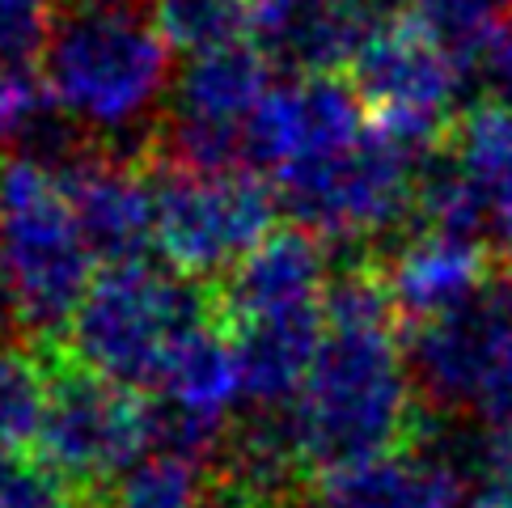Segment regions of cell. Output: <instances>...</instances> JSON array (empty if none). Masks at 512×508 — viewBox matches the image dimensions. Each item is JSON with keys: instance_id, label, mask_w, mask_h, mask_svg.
I'll use <instances>...</instances> for the list:
<instances>
[{"instance_id": "1", "label": "cell", "mask_w": 512, "mask_h": 508, "mask_svg": "<svg viewBox=\"0 0 512 508\" xmlns=\"http://www.w3.org/2000/svg\"><path fill=\"white\" fill-rule=\"evenodd\" d=\"M322 348L297 403L284 407L305 475H335L407 453L419 432V386L407 335L377 267H352L326 288Z\"/></svg>"}, {"instance_id": "2", "label": "cell", "mask_w": 512, "mask_h": 508, "mask_svg": "<svg viewBox=\"0 0 512 508\" xmlns=\"http://www.w3.org/2000/svg\"><path fill=\"white\" fill-rule=\"evenodd\" d=\"M174 51L136 9H68L39 56L51 106L98 136H127L174 89Z\"/></svg>"}, {"instance_id": "3", "label": "cell", "mask_w": 512, "mask_h": 508, "mask_svg": "<svg viewBox=\"0 0 512 508\" xmlns=\"http://www.w3.org/2000/svg\"><path fill=\"white\" fill-rule=\"evenodd\" d=\"M216 322L212 293L170 267H111L68 326V356L127 390H153L174 352Z\"/></svg>"}, {"instance_id": "4", "label": "cell", "mask_w": 512, "mask_h": 508, "mask_svg": "<svg viewBox=\"0 0 512 508\" xmlns=\"http://www.w3.org/2000/svg\"><path fill=\"white\" fill-rule=\"evenodd\" d=\"M0 246L17 293V326L34 339L64 335L98 280V263L56 166L26 153L0 157Z\"/></svg>"}, {"instance_id": "5", "label": "cell", "mask_w": 512, "mask_h": 508, "mask_svg": "<svg viewBox=\"0 0 512 508\" xmlns=\"http://www.w3.org/2000/svg\"><path fill=\"white\" fill-rule=\"evenodd\" d=\"M419 149L369 123L339 149L297 161L271 174L292 229H305L322 246H356L390 233L415 208Z\"/></svg>"}, {"instance_id": "6", "label": "cell", "mask_w": 512, "mask_h": 508, "mask_svg": "<svg viewBox=\"0 0 512 508\" xmlns=\"http://www.w3.org/2000/svg\"><path fill=\"white\" fill-rule=\"evenodd\" d=\"M30 458H39L77 500L115 492V483L149 458V407L136 390L51 352L47 411Z\"/></svg>"}, {"instance_id": "7", "label": "cell", "mask_w": 512, "mask_h": 508, "mask_svg": "<svg viewBox=\"0 0 512 508\" xmlns=\"http://www.w3.org/2000/svg\"><path fill=\"white\" fill-rule=\"evenodd\" d=\"M280 199L254 170L191 174L153 166V250L187 280H225L276 225Z\"/></svg>"}, {"instance_id": "8", "label": "cell", "mask_w": 512, "mask_h": 508, "mask_svg": "<svg viewBox=\"0 0 512 508\" xmlns=\"http://www.w3.org/2000/svg\"><path fill=\"white\" fill-rule=\"evenodd\" d=\"M415 212L428 233L483 242L512 263V106L479 102L453 119L441 157L419 170Z\"/></svg>"}, {"instance_id": "9", "label": "cell", "mask_w": 512, "mask_h": 508, "mask_svg": "<svg viewBox=\"0 0 512 508\" xmlns=\"http://www.w3.org/2000/svg\"><path fill=\"white\" fill-rule=\"evenodd\" d=\"M407 360L419 394L432 407L474 411L491 428L512 424V280L441 322L415 326Z\"/></svg>"}, {"instance_id": "10", "label": "cell", "mask_w": 512, "mask_h": 508, "mask_svg": "<svg viewBox=\"0 0 512 508\" xmlns=\"http://www.w3.org/2000/svg\"><path fill=\"white\" fill-rule=\"evenodd\" d=\"M462 72L466 68L411 13H386L356 51L352 89L381 132L424 153L445 140L457 119Z\"/></svg>"}, {"instance_id": "11", "label": "cell", "mask_w": 512, "mask_h": 508, "mask_svg": "<svg viewBox=\"0 0 512 508\" xmlns=\"http://www.w3.org/2000/svg\"><path fill=\"white\" fill-rule=\"evenodd\" d=\"M60 178L98 271L144 263L153 250V170L132 157L81 149Z\"/></svg>"}, {"instance_id": "12", "label": "cell", "mask_w": 512, "mask_h": 508, "mask_svg": "<svg viewBox=\"0 0 512 508\" xmlns=\"http://www.w3.org/2000/svg\"><path fill=\"white\" fill-rule=\"evenodd\" d=\"M369 119L352 85L335 77H292L271 85V94L246 123V166L280 174L297 161L322 157L356 140Z\"/></svg>"}, {"instance_id": "13", "label": "cell", "mask_w": 512, "mask_h": 508, "mask_svg": "<svg viewBox=\"0 0 512 508\" xmlns=\"http://www.w3.org/2000/svg\"><path fill=\"white\" fill-rule=\"evenodd\" d=\"M377 0H254L250 39L297 77H335L381 22Z\"/></svg>"}, {"instance_id": "14", "label": "cell", "mask_w": 512, "mask_h": 508, "mask_svg": "<svg viewBox=\"0 0 512 508\" xmlns=\"http://www.w3.org/2000/svg\"><path fill=\"white\" fill-rule=\"evenodd\" d=\"M402 326H428L474 305L496 284V250L449 233H415L377 267Z\"/></svg>"}, {"instance_id": "15", "label": "cell", "mask_w": 512, "mask_h": 508, "mask_svg": "<svg viewBox=\"0 0 512 508\" xmlns=\"http://www.w3.org/2000/svg\"><path fill=\"white\" fill-rule=\"evenodd\" d=\"M326 288H331L326 246L309 238L305 229H280L212 288V305L216 322L233 331L254 318L318 310L326 301Z\"/></svg>"}, {"instance_id": "16", "label": "cell", "mask_w": 512, "mask_h": 508, "mask_svg": "<svg viewBox=\"0 0 512 508\" xmlns=\"http://www.w3.org/2000/svg\"><path fill=\"white\" fill-rule=\"evenodd\" d=\"M322 305L297 314H271L233 326V352L242 369V398L254 411H284L297 403L322 348Z\"/></svg>"}, {"instance_id": "17", "label": "cell", "mask_w": 512, "mask_h": 508, "mask_svg": "<svg viewBox=\"0 0 512 508\" xmlns=\"http://www.w3.org/2000/svg\"><path fill=\"white\" fill-rule=\"evenodd\" d=\"M271 94V64L254 43H233L187 60L174 81V119L225 132H246L250 115Z\"/></svg>"}, {"instance_id": "18", "label": "cell", "mask_w": 512, "mask_h": 508, "mask_svg": "<svg viewBox=\"0 0 512 508\" xmlns=\"http://www.w3.org/2000/svg\"><path fill=\"white\" fill-rule=\"evenodd\" d=\"M457 470L432 453H394L318 479L322 508H462Z\"/></svg>"}, {"instance_id": "19", "label": "cell", "mask_w": 512, "mask_h": 508, "mask_svg": "<svg viewBox=\"0 0 512 508\" xmlns=\"http://www.w3.org/2000/svg\"><path fill=\"white\" fill-rule=\"evenodd\" d=\"M153 398H166V403L204 415V420L229 424V411L242 398V369H237L233 339L221 322L204 326L182 343L153 386Z\"/></svg>"}, {"instance_id": "20", "label": "cell", "mask_w": 512, "mask_h": 508, "mask_svg": "<svg viewBox=\"0 0 512 508\" xmlns=\"http://www.w3.org/2000/svg\"><path fill=\"white\" fill-rule=\"evenodd\" d=\"M254 0H149V22L182 56H208L250 34Z\"/></svg>"}, {"instance_id": "21", "label": "cell", "mask_w": 512, "mask_h": 508, "mask_svg": "<svg viewBox=\"0 0 512 508\" xmlns=\"http://www.w3.org/2000/svg\"><path fill=\"white\" fill-rule=\"evenodd\" d=\"M47 411V356L0 343V449L30 453Z\"/></svg>"}, {"instance_id": "22", "label": "cell", "mask_w": 512, "mask_h": 508, "mask_svg": "<svg viewBox=\"0 0 512 508\" xmlns=\"http://www.w3.org/2000/svg\"><path fill=\"white\" fill-rule=\"evenodd\" d=\"M411 17L449 56L470 68L483 64L512 17V0H411Z\"/></svg>"}, {"instance_id": "23", "label": "cell", "mask_w": 512, "mask_h": 508, "mask_svg": "<svg viewBox=\"0 0 512 508\" xmlns=\"http://www.w3.org/2000/svg\"><path fill=\"white\" fill-rule=\"evenodd\" d=\"M111 508H212L204 466L149 453L111 492Z\"/></svg>"}, {"instance_id": "24", "label": "cell", "mask_w": 512, "mask_h": 508, "mask_svg": "<svg viewBox=\"0 0 512 508\" xmlns=\"http://www.w3.org/2000/svg\"><path fill=\"white\" fill-rule=\"evenodd\" d=\"M56 17L51 0H0V60L17 68L39 60Z\"/></svg>"}, {"instance_id": "25", "label": "cell", "mask_w": 512, "mask_h": 508, "mask_svg": "<svg viewBox=\"0 0 512 508\" xmlns=\"http://www.w3.org/2000/svg\"><path fill=\"white\" fill-rule=\"evenodd\" d=\"M47 106L51 102H47V89L39 77H30L26 68L0 60V153L22 149L26 132Z\"/></svg>"}, {"instance_id": "26", "label": "cell", "mask_w": 512, "mask_h": 508, "mask_svg": "<svg viewBox=\"0 0 512 508\" xmlns=\"http://www.w3.org/2000/svg\"><path fill=\"white\" fill-rule=\"evenodd\" d=\"M56 475L30 453L0 449V508H68Z\"/></svg>"}, {"instance_id": "27", "label": "cell", "mask_w": 512, "mask_h": 508, "mask_svg": "<svg viewBox=\"0 0 512 508\" xmlns=\"http://www.w3.org/2000/svg\"><path fill=\"white\" fill-rule=\"evenodd\" d=\"M483 81L491 85V102H504L512 106V17L508 26L500 30V39L491 43V51L483 56Z\"/></svg>"}, {"instance_id": "28", "label": "cell", "mask_w": 512, "mask_h": 508, "mask_svg": "<svg viewBox=\"0 0 512 508\" xmlns=\"http://www.w3.org/2000/svg\"><path fill=\"white\" fill-rule=\"evenodd\" d=\"M487 479H496V483H504V487H512V424L508 428H500L496 437H491V445H487Z\"/></svg>"}, {"instance_id": "29", "label": "cell", "mask_w": 512, "mask_h": 508, "mask_svg": "<svg viewBox=\"0 0 512 508\" xmlns=\"http://www.w3.org/2000/svg\"><path fill=\"white\" fill-rule=\"evenodd\" d=\"M9 326H17V293H13L5 246H0V331H9Z\"/></svg>"}, {"instance_id": "30", "label": "cell", "mask_w": 512, "mask_h": 508, "mask_svg": "<svg viewBox=\"0 0 512 508\" xmlns=\"http://www.w3.org/2000/svg\"><path fill=\"white\" fill-rule=\"evenodd\" d=\"M72 9H132V0H68Z\"/></svg>"}, {"instance_id": "31", "label": "cell", "mask_w": 512, "mask_h": 508, "mask_svg": "<svg viewBox=\"0 0 512 508\" xmlns=\"http://www.w3.org/2000/svg\"><path fill=\"white\" fill-rule=\"evenodd\" d=\"M68 508H98L94 500H77V504H68Z\"/></svg>"}, {"instance_id": "32", "label": "cell", "mask_w": 512, "mask_h": 508, "mask_svg": "<svg viewBox=\"0 0 512 508\" xmlns=\"http://www.w3.org/2000/svg\"><path fill=\"white\" fill-rule=\"evenodd\" d=\"M212 508H229V504H216V500H212Z\"/></svg>"}]
</instances>
